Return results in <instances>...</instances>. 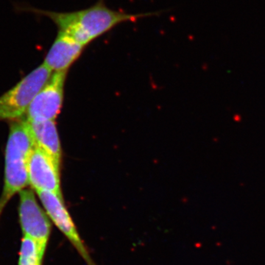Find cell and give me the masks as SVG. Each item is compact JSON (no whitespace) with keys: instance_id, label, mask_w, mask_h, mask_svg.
I'll list each match as a JSON object with an SVG mask.
<instances>
[{"instance_id":"4","label":"cell","mask_w":265,"mask_h":265,"mask_svg":"<svg viewBox=\"0 0 265 265\" xmlns=\"http://www.w3.org/2000/svg\"><path fill=\"white\" fill-rule=\"evenodd\" d=\"M18 211L23 237L33 239L42 248L47 250L52 224L45 210L38 204L32 189L25 188L19 193Z\"/></svg>"},{"instance_id":"6","label":"cell","mask_w":265,"mask_h":265,"mask_svg":"<svg viewBox=\"0 0 265 265\" xmlns=\"http://www.w3.org/2000/svg\"><path fill=\"white\" fill-rule=\"evenodd\" d=\"M66 72H55L35 97L27 112V121L55 120L60 113L64 100Z\"/></svg>"},{"instance_id":"8","label":"cell","mask_w":265,"mask_h":265,"mask_svg":"<svg viewBox=\"0 0 265 265\" xmlns=\"http://www.w3.org/2000/svg\"><path fill=\"white\" fill-rule=\"evenodd\" d=\"M85 46L72 37L57 31V36L43 64L54 72H66L82 54Z\"/></svg>"},{"instance_id":"3","label":"cell","mask_w":265,"mask_h":265,"mask_svg":"<svg viewBox=\"0 0 265 265\" xmlns=\"http://www.w3.org/2000/svg\"><path fill=\"white\" fill-rule=\"evenodd\" d=\"M52 72L41 64L0 96V120L16 122L21 119L35 97L50 79Z\"/></svg>"},{"instance_id":"7","label":"cell","mask_w":265,"mask_h":265,"mask_svg":"<svg viewBox=\"0 0 265 265\" xmlns=\"http://www.w3.org/2000/svg\"><path fill=\"white\" fill-rule=\"evenodd\" d=\"M29 185L36 191L61 194L60 162L35 145L28 159Z\"/></svg>"},{"instance_id":"9","label":"cell","mask_w":265,"mask_h":265,"mask_svg":"<svg viewBox=\"0 0 265 265\" xmlns=\"http://www.w3.org/2000/svg\"><path fill=\"white\" fill-rule=\"evenodd\" d=\"M26 122L35 145L60 162L61 147L55 120L43 122H28L26 120Z\"/></svg>"},{"instance_id":"1","label":"cell","mask_w":265,"mask_h":265,"mask_svg":"<svg viewBox=\"0 0 265 265\" xmlns=\"http://www.w3.org/2000/svg\"><path fill=\"white\" fill-rule=\"evenodd\" d=\"M21 11L47 17L56 25L57 31L72 37L85 47L121 24L159 15L157 12L132 14L115 11L105 5V0H98L89 8L72 12L51 11L29 6L23 7Z\"/></svg>"},{"instance_id":"2","label":"cell","mask_w":265,"mask_h":265,"mask_svg":"<svg viewBox=\"0 0 265 265\" xmlns=\"http://www.w3.org/2000/svg\"><path fill=\"white\" fill-rule=\"evenodd\" d=\"M35 143L26 121L11 124L5 148L4 186L0 197V218L10 200L29 185L28 159Z\"/></svg>"},{"instance_id":"10","label":"cell","mask_w":265,"mask_h":265,"mask_svg":"<svg viewBox=\"0 0 265 265\" xmlns=\"http://www.w3.org/2000/svg\"><path fill=\"white\" fill-rule=\"evenodd\" d=\"M46 250L33 239L23 237L18 254V265H42Z\"/></svg>"},{"instance_id":"5","label":"cell","mask_w":265,"mask_h":265,"mask_svg":"<svg viewBox=\"0 0 265 265\" xmlns=\"http://www.w3.org/2000/svg\"><path fill=\"white\" fill-rule=\"evenodd\" d=\"M37 195L50 220L69 239L86 262L88 265H95L64 204L62 194L40 191Z\"/></svg>"}]
</instances>
